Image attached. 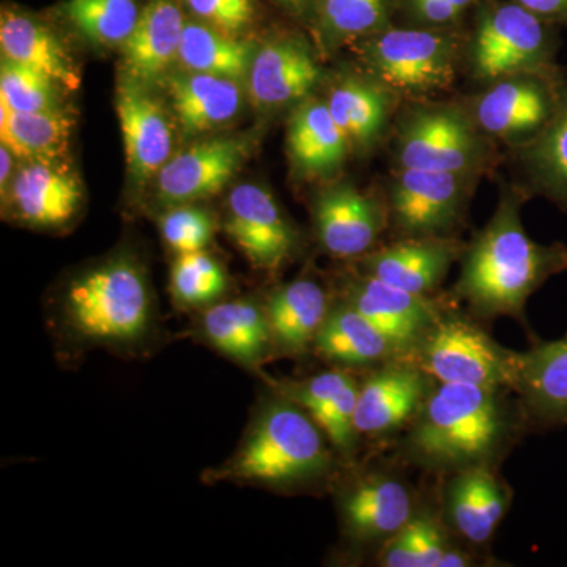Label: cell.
I'll return each mask as SVG.
<instances>
[{
    "label": "cell",
    "instance_id": "obj_1",
    "mask_svg": "<svg viewBox=\"0 0 567 567\" xmlns=\"http://www.w3.org/2000/svg\"><path fill=\"white\" fill-rule=\"evenodd\" d=\"M520 188L503 193L491 221L462 254L454 292L481 319L514 317L525 323L529 297L567 271V245L537 244L522 224Z\"/></svg>",
    "mask_w": 567,
    "mask_h": 567
},
{
    "label": "cell",
    "instance_id": "obj_2",
    "mask_svg": "<svg viewBox=\"0 0 567 567\" xmlns=\"http://www.w3.org/2000/svg\"><path fill=\"white\" fill-rule=\"evenodd\" d=\"M503 388L440 383L409 425L404 453L432 472L492 466L524 417L513 415Z\"/></svg>",
    "mask_w": 567,
    "mask_h": 567
},
{
    "label": "cell",
    "instance_id": "obj_3",
    "mask_svg": "<svg viewBox=\"0 0 567 567\" xmlns=\"http://www.w3.org/2000/svg\"><path fill=\"white\" fill-rule=\"evenodd\" d=\"M52 322L71 349L141 344L156 322L144 268L132 257L117 256L74 276L59 298Z\"/></svg>",
    "mask_w": 567,
    "mask_h": 567
},
{
    "label": "cell",
    "instance_id": "obj_4",
    "mask_svg": "<svg viewBox=\"0 0 567 567\" xmlns=\"http://www.w3.org/2000/svg\"><path fill=\"white\" fill-rule=\"evenodd\" d=\"M333 451L303 406L281 394L260 409L234 456L212 470L207 480L270 487L303 486L331 472Z\"/></svg>",
    "mask_w": 567,
    "mask_h": 567
},
{
    "label": "cell",
    "instance_id": "obj_5",
    "mask_svg": "<svg viewBox=\"0 0 567 567\" xmlns=\"http://www.w3.org/2000/svg\"><path fill=\"white\" fill-rule=\"evenodd\" d=\"M465 35L470 76L481 85L557 66L561 28L540 20L516 0H483Z\"/></svg>",
    "mask_w": 567,
    "mask_h": 567
},
{
    "label": "cell",
    "instance_id": "obj_6",
    "mask_svg": "<svg viewBox=\"0 0 567 567\" xmlns=\"http://www.w3.org/2000/svg\"><path fill=\"white\" fill-rule=\"evenodd\" d=\"M462 28L391 25L357 41L365 73L401 99L423 102L456 82L465 35Z\"/></svg>",
    "mask_w": 567,
    "mask_h": 567
},
{
    "label": "cell",
    "instance_id": "obj_7",
    "mask_svg": "<svg viewBox=\"0 0 567 567\" xmlns=\"http://www.w3.org/2000/svg\"><path fill=\"white\" fill-rule=\"evenodd\" d=\"M456 103L416 102L401 115L394 133L398 167L480 177L491 164V142Z\"/></svg>",
    "mask_w": 567,
    "mask_h": 567
},
{
    "label": "cell",
    "instance_id": "obj_8",
    "mask_svg": "<svg viewBox=\"0 0 567 567\" xmlns=\"http://www.w3.org/2000/svg\"><path fill=\"white\" fill-rule=\"evenodd\" d=\"M439 383L503 388L516 393L520 352L461 316L445 312L412 357Z\"/></svg>",
    "mask_w": 567,
    "mask_h": 567
},
{
    "label": "cell",
    "instance_id": "obj_9",
    "mask_svg": "<svg viewBox=\"0 0 567 567\" xmlns=\"http://www.w3.org/2000/svg\"><path fill=\"white\" fill-rule=\"evenodd\" d=\"M475 175L398 167L388 186V218L402 238L450 237L461 226Z\"/></svg>",
    "mask_w": 567,
    "mask_h": 567
},
{
    "label": "cell",
    "instance_id": "obj_10",
    "mask_svg": "<svg viewBox=\"0 0 567 567\" xmlns=\"http://www.w3.org/2000/svg\"><path fill=\"white\" fill-rule=\"evenodd\" d=\"M503 78L462 106L488 140L522 145L546 126L555 107V71Z\"/></svg>",
    "mask_w": 567,
    "mask_h": 567
},
{
    "label": "cell",
    "instance_id": "obj_11",
    "mask_svg": "<svg viewBox=\"0 0 567 567\" xmlns=\"http://www.w3.org/2000/svg\"><path fill=\"white\" fill-rule=\"evenodd\" d=\"M224 229L254 268L271 274L293 256L300 244L297 229L274 194L254 183L230 192Z\"/></svg>",
    "mask_w": 567,
    "mask_h": 567
},
{
    "label": "cell",
    "instance_id": "obj_12",
    "mask_svg": "<svg viewBox=\"0 0 567 567\" xmlns=\"http://www.w3.org/2000/svg\"><path fill=\"white\" fill-rule=\"evenodd\" d=\"M436 382L412 358H395L365 377L358 391V434L390 435L416 420Z\"/></svg>",
    "mask_w": 567,
    "mask_h": 567
},
{
    "label": "cell",
    "instance_id": "obj_13",
    "mask_svg": "<svg viewBox=\"0 0 567 567\" xmlns=\"http://www.w3.org/2000/svg\"><path fill=\"white\" fill-rule=\"evenodd\" d=\"M322 80V66L309 41L300 33H287L257 47L246 89L256 110L278 111L303 102Z\"/></svg>",
    "mask_w": 567,
    "mask_h": 567
},
{
    "label": "cell",
    "instance_id": "obj_14",
    "mask_svg": "<svg viewBox=\"0 0 567 567\" xmlns=\"http://www.w3.org/2000/svg\"><path fill=\"white\" fill-rule=\"evenodd\" d=\"M249 153L244 137H212L173 156L155 177V197L164 208L216 196L240 171Z\"/></svg>",
    "mask_w": 567,
    "mask_h": 567
},
{
    "label": "cell",
    "instance_id": "obj_15",
    "mask_svg": "<svg viewBox=\"0 0 567 567\" xmlns=\"http://www.w3.org/2000/svg\"><path fill=\"white\" fill-rule=\"evenodd\" d=\"M344 300L388 336L404 358L413 357L446 312L429 295L405 292L364 274L347 282Z\"/></svg>",
    "mask_w": 567,
    "mask_h": 567
},
{
    "label": "cell",
    "instance_id": "obj_16",
    "mask_svg": "<svg viewBox=\"0 0 567 567\" xmlns=\"http://www.w3.org/2000/svg\"><path fill=\"white\" fill-rule=\"evenodd\" d=\"M312 216L320 245L339 259L371 252L388 221V210L374 196L346 182L319 193Z\"/></svg>",
    "mask_w": 567,
    "mask_h": 567
},
{
    "label": "cell",
    "instance_id": "obj_17",
    "mask_svg": "<svg viewBox=\"0 0 567 567\" xmlns=\"http://www.w3.org/2000/svg\"><path fill=\"white\" fill-rule=\"evenodd\" d=\"M152 87L123 78L117 89L126 166L136 183H147L173 158L174 130L164 104Z\"/></svg>",
    "mask_w": 567,
    "mask_h": 567
},
{
    "label": "cell",
    "instance_id": "obj_18",
    "mask_svg": "<svg viewBox=\"0 0 567 567\" xmlns=\"http://www.w3.org/2000/svg\"><path fill=\"white\" fill-rule=\"evenodd\" d=\"M464 251L451 237L402 238L361 257V274L405 292L431 295Z\"/></svg>",
    "mask_w": 567,
    "mask_h": 567
},
{
    "label": "cell",
    "instance_id": "obj_19",
    "mask_svg": "<svg viewBox=\"0 0 567 567\" xmlns=\"http://www.w3.org/2000/svg\"><path fill=\"white\" fill-rule=\"evenodd\" d=\"M6 194L14 218L35 229L66 226L76 218L84 197L76 175L61 163L44 162L21 167Z\"/></svg>",
    "mask_w": 567,
    "mask_h": 567
},
{
    "label": "cell",
    "instance_id": "obj_20",
    "mask_svg": "<svg viewBox=\"0 0 567 567\" xmlns=\"http://www.w3.org/2000/svg\"><path fill=\"white\" fill-rule=\"evenodd\" d=\"M415 496L404 481L386 473L361 477L342 495V524L353 540L385 544L416 514Z\"/></svg>",
    "mask_w": 567,
    "mask_h": 567
},
{
    "label": "cell",
    "instance_id": "obj_21",
    "mask_svg": "<svg viewBox=\"0 0 567 567\" xmlns=\"http://www.w3.org/2000/svg\"><path fill=\"white\" fill-rule=\"evenodd\" d=\"M399 100L401 96L363 71L339 78L324 102L350 151L368 155L390 132Z\"/></svg>",
    "mask_w": 567,
    "mask_h": 567
},
{
    "label": "cell",
    "instance_id": "obj_22",
    "mask_svg": "<svg viewBox=\"0 0 567 567\" xmlns=\"http://www.w3.org/2000/svg\"><path fill=\"white\" fill-rule=\"evenodd\" d=\"M555 107L533 140L516 147V162L527 196H543L567 215V69L555 71Z\"/></svg>",
    "mask_w": 567,
    "mask_h": 567
},
{
    "label": "cell",
    "instance_id": "obj_23",
    "mask_svg": "<svg viewBox=\"0 0 567 567\" xmlns=\"http://www.w3.org/2000/svg\"><path fill=\"white\" fill-rule=\"evenodd\" d=\"M186 20L182 0H147L121 48L126 78L148 87L166 80L171 65L178 61Z\"/></svg>",
    "mask_w": 567,
    "mask_h": 567
},
{
    "label": "cell",
    "instance_id": "obj_24",
    "mask_svg": "<svg viewBox=\"0 0 567 567\" xmlns=\"http://www.w3.org/2000/svg\"><path fill=\"white\" fill-rule=\"evenodd\" d=\"M511 491L492 466H472L451 473L443 492L447 527L473 546L486 544L509 509Z\"/></svg>",
    "mask_w": 567,
    "mask_h": 567
},
{
    "label": "cell",
    "instance_id": "obj_25",
    "mask_svg": "<svg viewBox=\"0 0 567 567\" xmlns=\"http://www.w3.org/2000/svg\"><path fill=\"white\" fill-rule=\"evenodd\" d=\"M516 394L524 424L535 429L567 425V333L520 352Z\"/></svg>",
    "mask_w": 567,
    "mask_h": 567
},
{
    "label": "cell",
    "instance_id": "obj_26",
    "mask_svg": "<svg viewBox=\"0 0 567 567\" xmlns=\"http://www.w3.org/2000/svg\"><path fill=\"white\" fill-rule=\"evenodd\" d=\"M287 152L295 174L303 178L333 177L352 153L324 99L298 103L287 125Z\"/></svg>",
    "mask_w": 567,
    "mask_h": 567
},
{
    "label": "cell",
    "instance_id": "obj_27",
    "mask_svg": "<svg viewBox=\"0 0 567 567\" xmlns=\"http://www.w3.org/2000/svg\"><path fill=\"white\" fill-rule=\"evenodd\" d=\"M0 50L7 61L40 71L66 91L80 87V73L65 44L50 25L28 11L2 7Z\"/></svg>",
    "mask_w": 567,
    "mask_h": 567
},
{
    "label": "cell",
    "instance_id": "obj_28",
    "mask_svg": "<svg viewBox=\"0 0 567 567\" xmlns=\"http://www.w3.org/2000/svg\"><path fill=\"white\" fill-rule=\"evenodd\" d=\"M358 391L360 383L342 371H328L303 382L284 385L282 394L292 399L322 429L339 456H353L357 446Z\"/></svg>",
    "mask_w": 567,
    "mask_h": 567
},
{
    "label": "cell",
    "instance_id": "obj_29",
    "mask_svg": "<svg viewBox=\"0 0 567 567\" xmlns=\"http://www.w3.org/2000/svg\"><path fill=\"white\" fill-rule=\"evenodd\" d=\"M164 81L178 126L188 136L221 128L244 106L241 82L229 78L186 71Z\"/></svg>",
    "mask_w": 567,
    "mask_h": 567
},
{
    "label": "cell",
    "instance_id": "obj_30",
    "mask_svg": "<svg viewBox=\"0 0 567 567\" xmlns=\"http://www.w3.org/2000/svg\"><path fill=\"white\" fill-rule=\"evenodd\" d=\"M312 347L324 360L346 368L380 365L404 358L394 342L347 300L331 306Z\"/></svg>",
    "mask_w": 567,
    "mask_h": 567
},
{
    "label": "cell",
    "instance_id": "obj_31",
    "mask_svg": "<svg viewBox=\"0 0 567 567\" xmlns=\"http://www.w3.org/2000/svg\"><path fill=\"white\" fill-rule=\"evenodd\" d=\"M330 308L323 287L312 279H295L276 289L265 305L274 349L282 354L306 352L315 346Z\"/></svg>",
    "mask_w": 567,
    "mask_h": 567
},
{
    "label": "cell",
    "instance_id": "obj_32",
    "mask_svg": "<svg viewBox=\"0 0 567 567\" xmlns=\"http://www.w3.org/2000/svg\"><path fill=\"white\" fill-rule=\"evenodd\" d=\"M205 339L237 363L256 368L274 349L265 306L252 300L218 301L200 319Z\"/></svg>",
    "mask_w": 567,
    "mask_h": 567
},
{
    "label": "cell",
    "instance_id": "obj_33",
    "mask_svg": "<svg viewBox=\"0 0 567 567\" xmlns=\"http://www.w3.org/2000/svg\"><path fill=\"white\" fill-rule=\"evenodd\" d=\"M73 126V115L62 107L14 112L0 103L2 144L28 162L61 163L69 153Z\"/></svg>",
    "mask_w": 567,
    "mask_h": 567
},
{
    "label": "cell",
    "instance_id": "obj_34",
    "mask_svg": "<svg viewBox=\"0 0 567 567\" xmlns=\"http://www.w3.org/2000/svg\"><path fill=\"white\" fill-rule=\"evenodd\" d=\"M256 50L252 41L216 31L188 17L177 62L186 71L244 82L248 80Z\"/></svg>",
    "mask_w": 567,
    "mask_h": 567
},
{
    "label": "cell",
    "instance_id": "obj_35",
    "mask_svg": "<svg viewBox=\"0 0 567 567\" xmlns=\"http://www.w3.org/2000/svg\"><path fill=\"white\" fill-rule=\"evenodd\" d=\"M398 0H319L312 25L327 47L336 48L394 25Z\"/></svg>",
    "mask_w": 567,
    "mask_h": 567
},
{
    "label": "cell",
    "instance_id": "obj_36",
    "mask_svg": "<svg viewBox=\"0 0 567 567\" xmlns=\"http://www.w3.org/2000/svg\"><path fill=\"white\" fill-rule=\"evenodd\" d=\"M141 0H63L59 14L92 47L122 48L142 11Z\"/></svg>",
    "mask_w": 567,
    "mask_h": 567
},
{
    "label": "cell",
    "instance_id": "obj_37",
    "mask_svg": "<svg viewBox=\"0 0 567 567\" xmlns=\"http://www.w3.org/2000/svg\"><path fill=\"white\" fill-rule=\"evenodd\" d=\"M442 525L432 514L416 511L398 535L383 544L379 565L385 567H440L450 550Z\"/></svg>",
    "mask_w": 567,
    "mask_h": 567
},
{
    "label": "cell",
    "instance_id": "obj_38",
    "mask_svg": "<svg viewBox=\"0 0 567 567\" xmlns=\"http://www.w3.org/2000/svg\"><path fill=\"white\" fill-rule=\"evenodd\" d=\"M229 287L223 265L207 251L181 254L171 270V292L182 308H204L221 300Z\"/></svg>",
    "mask_w": 567,
    "mask_h": 567
},
{
    "label": "cell",
    "instance_id": "obj_39",
    "mask_svg": "<svg viewBox=\"0 0 567 567\" xmlns=\"http://www.w3.org/2000/svg\"><path fill=\"white\" fill-rule=\"evenodd\" d=\"M59 89L61 85L47 74L2 58L0 103L9 110L37 112L61 107Z\"/></svg>",
    "mask_w": 567,
    "mask_h": 567
},
{
    "label": "cell",
    "instance_id": "obj_40",
    "mask_svg": "<svg viewBox=\"0 0 567 567\" xmlns=\"http://www.w3.org/2000/svg\"><path fill=\"white\" fill-rule=\"evenodd\" d=\"M159 233L171 251L181 254L205 251L216 233L210 212L193 204L175 205L159 216Z\"/></svg>",
    "mask_w": 567,
    "mask_h": 567
},
{
    "label": "cell",
    "instance_id": "obj_41",
    "mask_svg": "<svg viewBox=\"0 0 567 567\" xmlns=\"http://www.w3.org/2000/svg\"><path fill=\"white\" fill-rule=\"evenodd\" d=\"M182 6L193 20L234 37L249 31L257 17L256 0H182Z\"/></svg>",
    "mask_w": 567,
    "mask_h": 567
},
{
    "label": "cell",
    "instance_id": "obj_42",
    "mask_svg": "<svg viewBox=\"0 0 567 567\" xmlns=\"http://www.w3.org/2000/svg\"><path fill=\"white\" fill-rule=\"evenodd\" d=\"M483 0H398V13L405 25L457 29Z\"/></svg>",
    "mask_w": 567,
    "mask_h": 567
},
{
    "label": "cell",
    "instance_id": "obj_43",
    "mask_svg": "<svg viewBox=\"0 0 567 567\" xmlns=\"http://www.w3.org/2000/svg\"><path fill=\"white\" fill-rule=\"evenodd\" d=\"M522 7L535 13L540 20L567 28V0H516Z\"/></svg>",
    "mask_w": 567,
    "mask_h": 567
},
{
    "label": "cell",
    "instance_id": "obj_44",
    "mask_svg": "<svg viewBox=\"0 0 567 567\" xmlns=\"http://www.w3.org/2000/svg\"><path fill=\"white\" fill-rule=\"evenodd\" d=\"M284 13L292 17L293 20L311 22L315 21L317 2L319 0H271Z\"/></svg>",
    "mask_w": 567,
    "mask_h": 567
},
{
    "label": "cell",
    "instance_id": "obj_45",
    "mask_svg": "<svg viewBox=\"0 0 567 567\" xmlns=\"http://www.w3.org/2000/svg\"><path fill=\"white\" fill-rule=\"evenodd\" d=\"M13 156L14 153L10 151L7 145L2 144L0 148V186H2V196H6L7 189H9L11 181H13Z\"/></svg>",
    "mask_w": 567,
    "mask_h": 567
}]
</instances>
